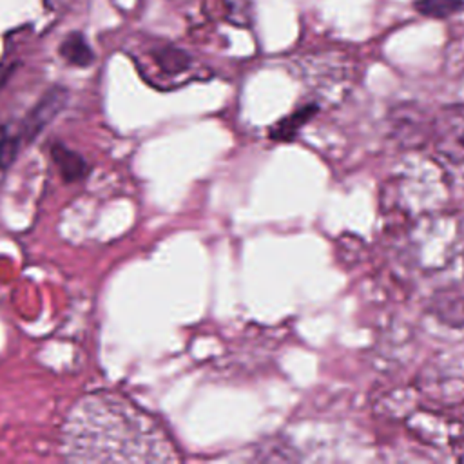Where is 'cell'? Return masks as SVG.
<instances>
[{"instance_id": "277c9868", "label": "cell", "mask_w": 464, "mask_h": 464, "mask_svg": "<svg viewBox=\"0 0 464 464\" xmlns=\"http://www.w3.org/2000/svg\"><path fill=\"white\" fill-rule=\"evenodd\" d=\"M60 56L76 67H89L94 62V53L82 33H71L60 44Z\"/></svg>"}, {"instance_id": "9c48e42d", "label": "cell", "mask_w": 464, "mask_h": 464, "mask_svg": "<svg viewBox=\"0 0 464 464\" xmlns=\"http://www.w3.org/2000/svg\"><path fill=\"white\" fill-rule=\"evenodd\" d=\"M20 145L22 143L16 136H5L4 140H0V169L7 167L14 160Z\"/></svg>"}, {"instance_id": "6da1fadb", "label": "cell", "mask_w": 464, "mask_h": 464, "mask_svg": "<svg viewBox=\"0 0 464 464\" xmlns=\"http://www.w3.org/2000/svg\"><path fill=\"white\" fill-rule=\"evenodd\" d=\"M431 140L435 152L451 161H464V103L442 107L431 121Z\"/></svg>"}, {"instance_id": "7a4b0ae2", "label": "cell", "mask_w": 464, "mask_h": 464, "mask_svg": "<svg viewBox=\"0 0 464 464\" xmlns=\"http://www.w3.org/2000/svg\"><path fill=\"white\" fill-rule=\"evenodd\" d=\"M65 103H67V89L60 85L49 89L20 123V132L16 134L20 143L31 141L33 138H36L45 129V125L63 109Z\"/></svg>"}, {"instance_id": "5b68a950", "label": "cell", "mask_w": 464, "mask_h": 464, "mask_svg": "<svg viewBox=\"0 0 464 464\" xmlns=\"http://www.w3.org/2000/svg\"><path fill=\"white\" fill-rule=\"evenodd\" d=\"M154 60L160 65V69L169 74H178L190 65V56L185 51L172 45L154 51Z\"/></svg>"}, {"instance_id": "8992f818", "label": "cell", "mask_w": 464, "mask_h": 464, "mask_svg": "<svg viewBox=\"0 0 464 464\" xmlns=\"http://www.w3.org/2000/svg\"><path fill=\"white\" fill-rule=\"evenodd\" d=\"M415 9L430 18H448L464 9V0H417Z\"/></svg>"}, {"instance_id": "ba28073f", "label": "cell", "mask_w": 464, "mask_h": 464, "mask_svg": "<svg viewBox=\"0 0 464 464\" xmlns=\"http://www.w3.org/2000/svg\"><path fill=\"white\" fill-rule=\"evenodd\" d=\"M227 5V16L232 24L246 25L250 20V2L248 0H223Z\"/></svg>"}, {"instance_id": "3957f363", "label": "cell", "mask_w": 464, "mask_h": 464, "mask_svg": "<svg viewBox=\"0 0 464 464\" xmlns=\"http://www.w3.org/2000/svg\"><path fill=\"white\" fill-rule=\"evenodd\" d=\"M51 156H53L63 181L72 183V181L85 178L89 165L78 152H74L69 147H65L63 143L56 141L51 145Z\"/></svg>"}, {"instance_id": "52a82bcc", "label": "cell", "mask_w": 464, "mask_h": 464, "mask_svg": "<svg viewBox=\"0 0 464 464\" xmlns=\"http://www.w3.org/2000/svg\"><path fill=\"white\" fill-rule=\"evenodd\" d=\"M312 114H314V107H304V109H301V111L290 114L288 118L281 120V121L270 130V136H272L274 140H281V141L290 140V138L297 132V129H299Z\"/></svg>"}]
</instances>
